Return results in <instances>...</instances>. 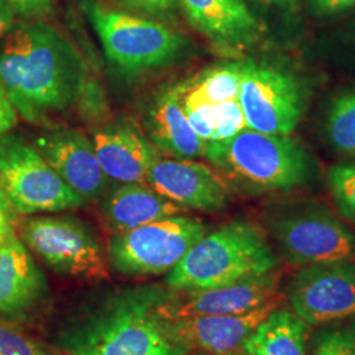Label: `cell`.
I'll use <instances>...</instances> for the list:
<instances>
[{"label":"cell","mask_w":355,"mask_h":355,"mask_svg":"<svg viewBox=\"0 0 355 355\" xmlns=\"http://www.w3.org/2000/svg\"><path fill=\"white\" fill-rule=\"evenodd\" d=\"M87 79L86 66L69 38L42 23H19L0 42V85L28 121L71 107Z\"/></svg>","instance_id":"6da1fadb"},{"label":"cell","mask_w":355,"mask_h":355,"mask_svg":"<svg viewBox=\"0 0 355 355\" xmlns=\"http://www.w3.org/2000/svg\"><path fill=\"white\" fill-rule=\"evenodd\" d=\"M168 291L144 286L112 293L73 320L61 334L67 355H187L164 333L157 306Z\"/></svg>","instance_id":"7a4b0ae2"},{"label":"cell","mask_w":355,"mask_h":355,"mask_svg":"<svg viewBox=\"0 0 355 355\" xmlns=\"http://www.w3.org/2000/svg\"><path fill=\"white\" fill-rule=\"evenodd\" d=\"M279 267V258L263 232L249 221L236 220L193 245L167 275L170 291L224 287L263 275Z\"/></svg>","instance_id":"3957f363"},{"label":"cell","mask_w":355,"mask_h":355,"mask_svg":"<svg viewBox=\"0 0 355 355\" xmlns=\"http://www.w3.org/2000/svg\"><path fill=\"white\" fill-rule=\"evenodd\" d=\"M204 155L224 177L250 192L293 190L312 175L309 154L290 135L246 128L225 140L207 142Z\"/></svg>","instance_id":"277c9868"},{"label":"cell","mask_w":355,"mask_h":355,"mask_svg":"<svg viewBox=\"0 0 355 355\" xmlns=\"http://www.w3.org/2000/svg\"><path fill=\"white\" fill-rule=\"evenodd\" d=\"M267 227L292 266L325 265L355 258L354 232L315 200L278 204L267 216Z\"/></svg>","instance_id":"5b68a950"},{"label":"cell","mask_w":355,"mask_h":355,"mask_svg":"<svg viewBox=\"0 0 355 355\" xmlns=\"http://www.w3.org/2000/svg\"><path fill=\"white\" fill-rule=\"evenodd\" d=\"M108 61L124 74H139L173 64L186 48L175 31L150 19L105 7L98 0H83Z\"/></svg>","instance_id":"8992f818"},{"label":"cell","mask_w":355,"mask_h":355,"mask_svg":"<svg viewBox=\"0 0 355 355\" xmlns=\"http://www.w3.org/2000/svg\"><path fill=\"white\" fill-rule=\"evenodd\" d=\"M205 233V225L198 218L170 216L114 233L108 242V254L114 268L124 275H162L177 266Z\"/></svg>","instance_id":"52a82bcc"},{"label":"cell","mask_w":355,"mask_h":355,"mask_svg":"<svg viewBox=\"0 0 355 355\" xmlns=\"http://www.w3.org/2000/svg\"><path fill=\"white\" fill-rule=\"evenodd\" d=\"M0 183L21 215L60 212L86 203L38 150L13 136L0 139Z\"/></svg>","instance_id":"ba28073f"},{"label":"cell","mask_w":355,"mask_h":355,"mask_svg":"<svg viewBox=\"0 0 355 355\" xmlns=\"http://www.w3.org/2000/svg\"><path fill=\"white\" fill-rule=\"evenodd\" d=\"M239 99L248 128L268 135L288 136L304 112V91L299 80L267 64H243Z\"/></svg>","instance_id":"9c48e42d"},{"label":"cell","mask_w":355,"mask_h":355,"mask_svg":"<svg viewBox=\"0 0 355 355\" xmlns=\"http://www.w3.org/2000/svg\"><path fill=\"white\" fill-rule=\"evenodd\" d=\"M21 237L57 272L105 279L108 268L102 249L83 223L73 217H33L23 221Z\"/></svg>","instance_id":"30bf717a"},{"label":"cell","mask_w":355,"mask_h":355,"mask_svg":"<svg viewBox=\"0 0 355 355\" xmlns=\"http://www.w3.org/2000/svg\"><path fill=\"white\" fill-rule=\"evenodd\" d=\"M291 311L311 327L355 318V262L300 267L287 291Z\"/></svg>","instance_id":"8fae6325"},{"label":"cell","mask_w":355,"mask_h":355,"mask_svg":"<svg viewBox=\"0 0 355 355\" xmlns=\"http://www.w3.org/2000/svg\"><path fill=\"white\" fill-rule=\"evenodd\" d=\"M280 280L279 270H275L224 287L168 291L157 306V315L162 320L243 315L283 296L279 292Z\"/></svg>","instance_id":"7c38bea8"},{"label":"cell","mask_w":355,"mask_h":355,"mask_svg":"<svg viewBox=\"0 0 355 355\" xmlns=\"http://www.w3.org/2000/svg\"><path fill=\"white\" fill-rule=\"evenodd\" d=\"M283 300L284 296H280L243 315L158 320L166 337L187 353L239 355L254 329L280 306Z\"/></svg>","instance_id":"4fadbf2b"},{"label":"cell","mask_w":355,"mask_h":355,"mask_svg":"<svg viewBox=\"0 0 355 355\" xmlns=\"http://www.w3.org/2000/svg\"><path fill=\"white\" fill-rule=\"evenodd\" d=\"M146 184L184 209L216 212L228 203L224 179L190 159H158L146 175Z\"/></svg>","instance_id":"5bb4252c"},{"label":"cell","mask_w":355,"mask_h":355,"mask_svg":"<svg viewBox=\"0 0 355 355\" xmlns=\"http://www.w3.org/2000/svg\"><path fill=\"white\" fill-rule=\"evenodd\" d=\"M38 152L62 178L64 183L87 200H96L108 183L96 157L94 144L80 132L58 129L44 135L37 142Z\"/></svg>","instance_id":"9a60e30c"},{"label":"cell","mask_w":355,"mask_h":355,"mask_svg":"<svg viewBox=\"0 0 355 355\" xmlns=\"http://www.w3.org/2000/svg\"><path fill=\"white\" fill-rule=\"evenodd\" d=\"M189 21L224 51H241L255 44L262 24L242 0H178Z\"/></svg>","instance_id":"2e32d148"},{"label":"cell","mask_w":355,"mask_h":355,"mask_svg":"<svg viewBox=\"0 0 355 355\" xmlns=\"http://www.w3.org/2000/svg\"><path fill=\"white\" fill-rule=\"evenodd\" d=\"M92 144L105 175L121 183H146L150 167L159 159L152 144L127 123L99 130Z\"/></svg>","instance_id":"e0dca14e"},{"label":"cell","mask_w":355,"mask_h":355,"mask_svg":"<svg viewBox=\"0 0 355 355\" xmlns=\"http://www.w3.org/2000/svg\"><path fill=\"white\" fill-rule=\"evenodd\" d=\"M46 291V282L16 236L0 245V315L24 313Z\"/></svg>","instance_id":"ac0fdd59"},{"label":"cell","mask_w":355,"mask_h":355,"mask_svg":"<svg viewBox=\"0 0 355 355\" xmlns=\"http://www.w3.org/2000/svg\"><path fill=\"white\" fill-rule=\"evenodd\" d=\"M146 129L161 150L178 159H193L204 155L207 142L195 133L187 120L180 85L162 91L155 98L146 117Z\"/></svg>","instance_id":"d6986e66"},{"label":"cell","mask_w":355,"mask_h":355,"mask_svg":"<svg viewBox=\"0 0 355 355\" xmlns=\"http://www.w3.org/2000/svg\"><path fill=\"white\" fill-rule=\"evenodd\" d=\"M183 209L145 183H124L111 192L102 205L104 221L114 233L180 215Z\"/></svg>","instance_id":"ffe728a7"},{"label":"cell","mask_w":355,"mask_h":355,"mask_svg":"<svg viewBox=\"0 0 355 355\" xmlns=\"http://www.w3.org/2000/svg\"><path fill=\"white\" fill-rule=\"evenodd\" d=\"M308 324L291 309H274L249 336L243 350L252 355H306Z\"/></svg>","instance_id":"44dd1931"},{"label":"cell","mask_w":355,"mask_h":355,"mask_svg":"<svg viewBox=\"0 0 355 355\" xmlns=\"http://www.w3.org/2000/svg\"><path fill=\"white\" fill-rule=\"evenodd\" d=\"M242 64H227L209 69L186 85H180L182 101L223 104L240 98Z\"/></svg>","instance_id":"7402d4cb"},{"label":"cell","mask_w":355,"mask_h":355,"mask_svg":"<svg viewBox=\"0 0 355 355\" xmlns=\"http://www.w3.org/2000/svg\"><path fill=\"white\" fill-rule=\"evenodd\" d=\"M327 133L336 150L355 155V94L333 103L327 120Z\"/></svg>","instance_id":"603a6c76"},{"label":"cell","mask_w":355,"mask_h":355,"mask_svg":"<svg viewBox=\"0 0 355 355\" xmlns=\"http://www.w3.org/2000/svg\"><path fill=\"white\" fill-rule=\"evenodd\" d=\"M328 187L338 212L355 224V162L331 166Z\"/></svg>","instance_id":"cb8c5ba5"},{"label":"cell","mask_w":355,"mask_h":355,"mask_svg":"<svg viewBox=\"0 0 355 355\" xmlns=\"http://www.w3.org/2000/svg\"><path fill=\"white\" fill-rule=\"evenodd\" d=\"M313 355H355L350 330L331 327L320 330L313 343Z\"/></svg>","instance_id":"d4e9b609"},{"label":"cell","mask_w":355,"mask_h":355,"mask_svg":"<svg viewBox=\"0 0 355 355\" xmlns=\"http://www.w3.org/2000/svg\"><path fill=\"white\" fill-rule=\"evenodd\" d=\"M0 355H49L21 331L0 321Z\"/></svg>","instance_id":"484cf974"},{"label":"cell","mask_w":355,"mask_h":355,"mask_svg":"<svg viewBox=\"0 0 355 355\" xmlns=\"http://www.w3.org/2000/svg\"><path fill=\"white\" fill-rule=\"evenodd\" d=\"M129 10L136 12L164 17L173 12L178 0H120Z\"/></svg>","instance_id":"4316f807"},{"label":"cell","mask_w":355,"mask_h":355,"mask_svg":"<svg viewBox=\"0 0 355 355\" xmlns=\"http://www.w3.org/2000/svg\"><path fill=\"white\" fill-rule=\"evenodd\" d=\"M16 209L11 203L7 192L0 183V245L8 241L15 234L16 225Z\"/></svg>","instance_id":"83f0119b"},{"label":"cell","mask_w":355,"mask_h":355,"mask_svg":"<svg viewBox=\"0 0 355 355\" xmlns=\"http://www.w3.org/2000/svg\"><path fill=\"white\" fill-rule=\"evenodd\" d=\"M15 12L24 17H38L51 11L53 0H6Z\"/></svg>","instance_id":"f1b7e54d"},{"label":"cell","mask_w":355,"mask_h":355,"mask_svg":"<svg viewBox=\"0 0 355 355\" xmlns=\"http://www.w3.org/2000/svg\"><path fill=\"white\" fill-rule=\"evenodd\" d=\"M313 12L321 16H331L355 8V0H311Z\"/></svg>","instance_id":"f546056e"},{"label":"cell","mask_w":355,"mask_h":355,"mask_svg":"<svg viewBox=\"0 0 355 355\" xmlns=\"http://www.w3.org/2000/svg\"><path fill=\"white\" fill-rule=\"evenodd\" d=\"M16 121V112L12 104L8 101L6 91L0 85V136L13 127Z\"/></svg>","instance_id":"4dcf8cb0"},{"label":"cell","mask_w":355,"mask_h":355,"mask_svg":"<svg viewBox=\"0 0 355 355\" xmlns=\"http://www.w3.org/2000/svg\"><path fill=\"white\" fill-rule=\"evenodd\" d=\"M15 10L6 0H0V40L6 37L15 26Z\"/></svg>","instance_id":"1f68e13d"},{"label":"cell","mask_w":355,"mask_h":355,"mask_svg":"<svg viewBox=\"0 0 355 355\" xmlns=\"http://www.w3.org/2000/svg\"><path fill=\"white\" fill-rule=\"evenodd\" d=\"M253 1L265 7H274L288 12H295L299 8V0H253Z\"/></svg>","instance_id":"d6a6232c"},{"label":"cell","mask_w":355,"mask_h":355,"mask_svg":"<svg viewBox=\"0 0 355 355\" xmlns=\"http://www.w3.org/2000/svg\"><path fill=\"white\" fill-rule=\"evenodd\" d=\"M350 333H352V336H353V340H354L355 343V318H353V321H352V325H350Z\"/></svg>","instance_id":"836d02e7"},{"label":"cell","mask_w":355,"mask_h":355,"mask_svg":"<svg viewBox=\"0 0 355 355\" xmlns=\"http://www.w3.org/2000/svg\"><path fill=\"white\" fill-rule=\"evenodd\" d=\"M239 355H252V354H249V353H246V352H241V353H240V354Z\"/></svg>","instance_id":"e575fe53"},{"label":"cell","mask_w":355,"mask_h":355,"mask_svg":"<svg viewBox=\"0 0 355 355\" xmlns=\"http://www.w3.org/2000/svg\"><path fill=\"white\" fill-rule=\"evenodd\" d=\"M192 355H208V354H205V353H195V354H192Z\"/></svg>","instance_id":"d590c367"}]
</instances>
